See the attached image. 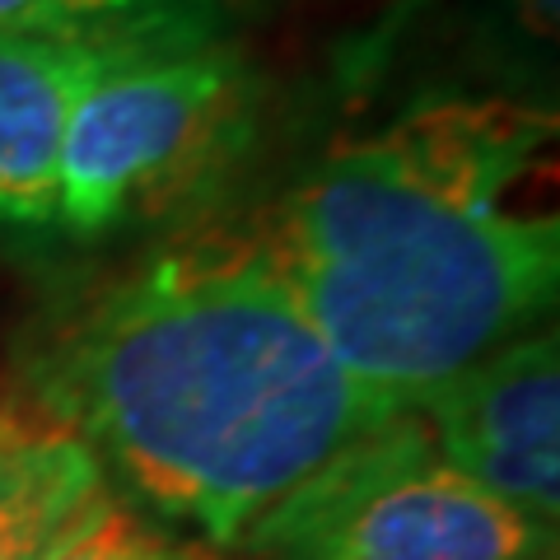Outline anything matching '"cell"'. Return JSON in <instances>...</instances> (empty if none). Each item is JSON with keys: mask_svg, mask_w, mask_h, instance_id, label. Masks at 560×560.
Returning a JSON list of instances; mask_svg holds the SVG:
<instances>
[{"mask_svg": "<svg viewBox=\"0 0 560 560\" xmlns=\"http://www.w3.org/2000/svg\"><path fill=\"white\" fill-rule=\"evenodd\" d=\"M551 145L556 113L528 103H420L230 234L341 370L407 411L556 300L560 220L518 197Z\"/></svg>", "mask_w": 560, "mask_h": 560, "instance_id": "cell-1", "label": "cell"}, {"mask_svg": "<svg viewBox=\"0 0 560 560\" xmlns=\"http://www.w3.org/2000/svg\"><path fill=\"white\" fill-rule=\"evenodd\" d=\"M33 397L224 547L401 411L341 370L230 230L70 313L33 364Z\"/></svg>", "mask_w": 560, "mask_h": 560, "instance_id": "cell-2", "label": "cell"}, {"mask_svg": "<svg viewBox=\"0 0 560 560\" xmlns=\"http://www.w3.org/2000/svg\"><path fill=\"white\" fill-rule=\"evenodd\" d=\"M551 537L453 471L407 407L276 500L238 541L267 560H528Z\"/></svg>", "mask_w": 560, "mask_h": 560, "instance_id": "cell-3", "label": "cell"}, {"mask_svg": "<svg viewBox=\"0 0 560 560\" xmlns=\"http://www.w3.org/2000/svg\"><path fill=\"white\" fill-rule=\"evenodd\" d=\"M238 136L243 75L234 61L113 57L70 117L57 215L84 238L160 215L220 173Z\"/></svg>", "mask_w": 560, "mask_h": 560, "instance_id": "cell-4", "label": "cell"}, {"mask_svg": "<svg viewBox=\"0 0 560 560\" xmlns=\"http://www.w3.org/2000/svg\"><path fill=\"white\" fill-rule=\"evenodd\" d=\"M411 411L440 458L486 495L556 533L560 514V346L556 331L486 350Z\"/></svg>", "mask_w": 560, "mask_h": 560, "instance_id": "cell-5", "label": "cell"}, {"mask_svg": "<svg viewBox=\"0 0 560 560\" xmlns=\"http://www.w3.org/2000/svg\"><path fill=\"white\" fill-rule=\"evenodd\" d=\"M103 38L0 33V220L51 224L61 197V150L84 90L113 66Z\"/></svg>", "mask_w": 560, "mask_h": 560, "instance_id": "cell-6", "label": "cell"}, {"mask_svg": "<svg viewBox=\"0 0 560 560\" xmlns=\"http://www.w3.org/2000/svg\"><path fill=\"white\" fill-rule=\"evenodd\" d=\"M94 495V448L33 393L0 401V560H38Z\"/></svg>", "mask_w": 560, "mask_h": 560, "instance_id": "cell-7", "label": "cell"}, {"mask_svg": "<svg viewBox=\"0 0 560 560\" xmlns=\"http://www.w3.org/2000/svg\"><path fill=\"white\" fill-rule=\"evenodd\" d=\"M173 541L131 518L121 504L98 495L57 533L38 560H168Z\"/></svg>", "mask_w": 560, "mask_h": 560, "instance_id": "cell-8", "label": "cell"}, {"mask_svg": "<svg viewBox=\"0 0 560 560\" xmlns=\"http://www.w3.org/2000/svg\"><path fill=\"white\" fill-rule=\"evenodd\" d=\"M140 0H0V33L24 38H94L117 14H131Z\"/></svg>", "mask_w": 560, "mask_h": 560, "instance_id": "cell-9", "label": "cell"}, {"mask_svg": "<svg viewBox=\"0 0 560 560\" xmlns=\"http://www.w3.org/2000/svg\"><path fill=\"white\" fill-rule=\"evenodd\" d=\"M523 28L533 33V38H556L560 28V0H514Z\"/></svg>", "mask_w": 560, "mask_h": 560, "instance_id": "cell-10", "label": "cell"}, {"mask_svg": "<svg viewBox=\"0 0 560 560\" xmlns=\"http://www.w3.org/2000/svg\"><path fill=\"white\" fill-rule=\"evenodd\" d=\"M528 560H556V537H551V541H541V547H537Z\"/></svg>", "mask_w": 560, "mask_h": 560, "instance_id": "cell-11", "label": "cell"}]
</instances>
